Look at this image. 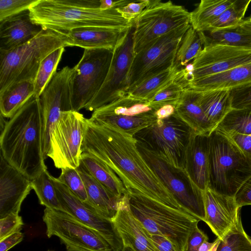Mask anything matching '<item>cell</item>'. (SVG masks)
<instances>
[{
    "label": "cell",
    "mask_w": 251,
    "mask_h": 251,
    "mask_svg": "<svg viewBox=\"0 0 251 251\" xmlns=\"http://www.w3.org/2000/svg\"><path fill=\"white\" fill-rule=\"evenodd\" d=\"M156 111L148 100L127 94L97 109L89 119L97 124L120 130L133 137L157 121Z\"/></svg>",
    "instance_id": "4fadbf2b"
},
{
    "label": "cell",
    "mask_w": 251,
    "mask_h": 251,
    "mask_svg": "<svg viewBox=\"0 0 251 251\" xmlns=\"http://www.w3.org/2000/svg\"><path fill=\"white\" fill-rule=\"evenodd\" d=\"M42 29L31 20L29 10L6 19L0 22V49L8 50L25 44Z\"/></svg>",
    "instance_id": "603a6c76"
},
{
    "label": "cell",
    "mask_w": 251,
    "mask_h": 251,
    "mask_svg": "<svg viewBox=\"0 0 251 251\" xmlns=\"http://www.w3.org/2000/svg\"><path fill=\"white\" fill-rule=\"evenodd\" d=\"M250 239H251V237H250Z\"/></svg>",
    "instance_id": "680465c9"
},
{
    "label": "cell",
    "mask_w": 251,
    "mask_h": 251,
    "mask_svg": "<svg viewBox=\"0 0 251 251\" xmlns=\"http://www.w3.org/2000/svg\"><path fill=\"white\" fill-rule=\"evenodd\" d=\"M43 221L48 237H57L67 251H115L96 231L64 212L45 208Z\"/></svg>",
    "instance_id": "5bb4252c"
},
{
    "label": "cell",
    "mask_w": 251,
    "mask_h": 251,
    "mask_svg": "<svg viewBox=\"0 0 251 251\" xmlns=\"http://www.w3.org/2000/svg\"><path fill=\"white\" fill-rule=\"evenodd\" d=\"M182 68L173 67L152 76L130 89L127 94L135 98L149 101L157 93L176 79Z\"/></svg>",
    "instance_id": "1f68e13d"
},
{
    "label": "cell",
    "mask_w": 251,
    "mask_h": 251,
    "mask_svg": "<svg viewBox=\"0 0 251 251\" xmlns=\"http://www.w3.org/2000/svg\"><path fill=\"white\" fill-rule=\"evenodd\" d=\"M179 76L148 101L153 109L157 110L164 105H176L186 88L185 84L179 78Z\"/></svg>",
    "instance_id": "ab89813d"
},
{
    "label": "cell",
    "mask_w": 251,
    "mask_h": 251,
    "mask_svg": "<svg viewBox=\"0 0 251 251\" xmlns=\"http://www.w3.org/2000/svg\"><path fill=\"white\" fill-rule=\"evenodd\" d=\"M147 235L158 251H180L170 240L163 236L158 235H149L148 234Z\"/></svg>",
    "instance_id": "f907efd6"
},
{
    "label": "cell",
    "mask_w": 251,
    "mask_h": 251,
    "mask_svg": "<svg viewBox=\"0 0 251 251\" xmlns=\"http://www.w3.org/2000/svg\"><path fill=\"white\" fill-rule=\"evenodd\" d=\"M57 195L64 212L93 229L102 236L115 251H121L124 245L111 220L97 213L81 201L57 178L51 176Z\"/></svg>",
    "instance_id": "ac0fdd59"
},
{
    "label": "cell",
    "mask_w": 251,
    "mask_h": 251,
    "mask_svg": "<svg viewBox=\"0 0 251 251\" xmlns=\"http://www.w3.org/2000/svg\"><path fill=\"white\" fill-rule=\"evenodd\" d=\"M251 84V62L189 83L187 87L197 91L232 90Z\"/></svg>",
    "instance_id": "484cf974"
},
{
    "label": "cell",
    "mask_w": 251,
    "mask_h": 251,
    "mask_svg": "<svg viewBox=\"0 0 251 251\" xmlns=\"http://www.w3.org/2000/svg\"><path fill=\"white\" fill-rule=\"evenodd\" d=\"M24 234L21 231L12 233L0 240V251H8L15 245L21 242Z\"/></svg>",
    "instance_id": "681fc988"
},
{
    "label": "cell",
    "mask_w": 251,
    "mask_h": 251,
    "mask_svg": "<svg viewBox=\"0 0 251 251\" xmlns=\"http://www.w3.org/2000/svg\"><path fill=\"white\" fill-rule=\"evenodd\" d=\"M136 145L150 168L182 209L204 222V191L191 180L185 170L172 167L142 145L136 142Z\"/></svg>",
    "instance_id": "9c48e42d"
},
{
    "label": "cell",
    "mask_w": 251,
    "mask_h": 251,
    "mask_svg": "<svg viewBox=\"0 0 251 251\" xmlns=\"http://www.w3.org/2000/svg\"><path fill=\"white\" fill-rule=\"evenodd\" d=\"M100 7L102 10H108L117 8L120 4L121 0H100Z\"/></svg>",
    "instance_id": "db71d44e"
},
{
    "label": "cell",
    "mask_w": 251,
    "mask_h": 251,
    "mask_svg": "<svg viewBox=\"0 0 251 251\" xmlns=\"http://www.w3.org/2000/svg\"><path fill=\"white\" fill-rule=\"evenodd\" d=\"M239 25L244 31L251 35V15L244 19Z\"/></svg>",
    "instance_id": "11a10c76"
},
{
    "label": "cell",
    "mask_w": 251,
    "mask_h": 251,
    "mask_svg": "<svg viewBox=\"0 0 251 251\" xmlns=\"http://www.w3.org/2000/svg\"><path fill=\"white\" fill-rule=\"evenodd\" d=\"M47 169L31 180L32 189L35 191L40 204L46 208L63 211L55 186Z\"/></svg>",
    "instance_id": "d590c367"
},
{
    "label": "cell",
    "mask_w": 251,
    "mask_h": 251,
    "mask_svg": "<svg viewBox=\"0 0 251 251\" xmlns=\"http://www.w3.org/2000/svg\"><path fill=\"white\" fill-rule=\"evenodd\" d=\"M24 225L19 214L12 213L0 219V240L6 236L21 231Z\"/></svg>",
    "instance_id": "ee69618b"
},
{
    "label": "cell",
    "mask_w": 251,
    "mask_h": 251,
    "mask_svg": "<svg viewBox=\"0 0 251 251\" xmlns=\"http://www.w3.org/2000/svg\"><path fill=\"white\" fill-rule=\"evenodd\" d=\"M251 2V0H235L231 5L210 24L205 32L239 25L244 19Z\"/></svg>",
    "instance_id": "74e56055"
},
{
    "label": "cell",
    "mask_w": 251,
    "mask_h": 251,
    "mask_svg": "<svg viewBox=\"0 0 251 251\" xmlns=\"http://www.w3.org/2000/svg\"><path fill=\"white\" fill-rule=\"evenodd\" d=\"M100 0H38L29 9L31 20L43 28L64 32L83 27L125 31L133 25L116 8L102 10Z\"/></svg>",
    "instance_id": "3957f363"
},
{
    "label": "cell",
    "mask_w": 251,
    "mask_h": 251,
    "mask_svg": "<svg viewBox=\"0 0 251 251\" xmlns=\"http://www.w3.org/2000/svg\"><path fill=\"white\" fill-rule=\"evenodd\" d=\"M199 102L206 117L215 128L232 109L230 90L197 91Z\"/></svg>",
    "instance_id": "83f0119b"
},
{
    "label": "cell",
    "mask_w": 251,
    "mask_h": 251,
    "mask_svg": "<svg viewBox=\"0 0 251 251\" xmlns=\"http://www.w3.org/2000/svg\"><path fill=\"white\" fill-rule=\"evenodd\" d=\"M34 95V81L14 83L0 93V112L4 118H10Z\"/></svg>",
    "instance_id": "f546056e"
},
{
    "label": "cell",
    "mask_w": 251,
    "mask_h": 251,
    "mask_svg": "<svg viewBox=\"0 0 251 251\" xmlns=\"http://www.w3.org/2000/svg\"><path fill=\"white\" fill-rule=\"evenodd\" d=\"M209 138L207 187L218 193L234 197L251 176V160L220 131L214 129Z\"/></svg>",
    "instance_id": "8992f818"
},
{
    "label": "cell",
    "mask_w": 251,
    "mask_h": 251,
    "mask_svg": "<svg viewBox=\"0 0 251 251\" xmlns=\"http://www.w3.org/2000/svg\"><path fill=\"white\" fill-rule=\"evenodd\" d=\"M175 113L196 133L209 134L215 128L203 111L195 90L185 88L176 105Z\"/></svg>",
    "instance_id": "4316f807"
},
{
    "label": "cell",
    "mask_w": 251,
    "mask_h": 251,
    "mask_svg": "<svg viewBox=\"0 0 251 251\" xmlns=\"http://www.w3.org/2000/svg\"><path fill=\"white\" fill-rule=\"evenodd\" d=\"M38 0H0V22L29 10Z\"/></svg>",
    "instance_id": "b9f144b4"
},
{
    "label": "cell",
    "mask_w": 251,
    "mask_h": 251,
    "mask_svg": "<svg viewBox=\"0 0 251 251\" xmlns=\"http://www.w3.org/2000/svg\"><path fill=\"white\" fill-rule=\"evenodd\" d=\"M150 0H126L116 8L121 16L129 23H132L149 4Z\"/></svg>",
    "instance_id": "7bdbcfd3"
},
{
    "label": "cell",
    "mask_w": 251,
    "mask_h": 251,
    "mask_svg": "<svg viewBox=\"0 0 251 251\" xmlns=\"http://www.w3.org/2000/svg\"><path fill=\"white\" fill-rule=\"evenodd\" d=\"M226 135L251 160V135L234 133Z\"/></svg>",
    "instance_id": "bcb514c9"
},
{
    "label": "cell",
    "mask_w": 251,
    "mask_h": 251,
    "mask_svg": "<svg viewBox=\"0 0 251 251\" xmlns=\"http://www.w3.org/2000/svg\"><path fill=\"white\" fill-rule=\"evenodd\" d=\"M47 251H53V250H48Z\"/></svg>",
    "instance_id": "6f0895ef"
},
{
    "label": "cell",
    "mask_w": 251,
    "mask_h": 251,
    "mask_svg": "<svg viewBox=\"0 0 251 251\" xmlns=\"http://www.w3.org/2000/svg\"><path fill=\"white\" fill-rule=\"evenodd\" d=\"M76 169L85 186L87 201L85 203L99 214L112 220L125 196L120 198L110 192L95 179L81 162Z\"/></svg>",
    "instance_id": "cb8c5ba5"
},
{
    "label": "cell",
    "mask_w": 251,
    "mask_h": 251,
    "mask_svg": "<svg viewBox=\"0 0 251 251\" xmlns=\"http://www.w3.org/2000/svg\"><path fill=\"white\" fill-rule=\"evenodd\" d=\"M234 198L240 208L243 206L251 205V176L240 188Z\"/></svg>",
    "instance_id": "c3c4849f"
},
{
    "label": "cell",
    "mask_w": 251,
    "mask_h": 251,
    "mask_svg": "<svg viewBox=\"0 0 251 251\" xmlns=\"http://www.w3.org/2000/svg\"><path fill=\"white\" fill-rule=\"evenodd\" d=\"M136 142L133 136L120 130L86 119L81 151L110 167L127 191L134 190L166 206L183 210L144 159Z\"/></svg>",
    "instance_id": "6da1fadb"
},
{
    "label": "cell",
    "mask_w": 251,
    "mask_h": 251,
    "mask_svg": "<svg viewBox=\"0 0 251 251\" xmlns=\"http://www.w3.org/2000/svg\"><path fill=\"white\" fill-rule=\"evenodd\" d=\"M128 209L149 235L163 236L180 251L200 220L183 210L174 209L133 190H127Z\"/></svg>",
    "instance_id": "277c9868"
},
{
    "label": "cell",
    "mask_w": 251,
    "mask_h": 251,
    "mask_svg": "<svg viewBox=\"0 0 251 251\" xmlns=\"http://www.w3.org/2000/svg\"><path fill=\"white\" fill-rule=\"evenodd\" d=\"M31 189V180L0 155V219L12 213L19 214L23 202Z\"/></svg>",
    "instance_id": "ffe728a7"
},
{
    "label": "cell",
    "mask_w": 251,
    "mask_h": 251,
    "mask_svg": "<svg viewBox=\"0 0 251 251\" xmlns=\"http://www.w3.org/2000/svg\"><path fill=\"white\" fill-rule=\"evenodd\" d=\"M190 25H186L168 33L134 55L129 74L128 90L175 65L182 39Z\"/></svg>",
    "instance_id": "7c38bea8"
},
{
    "label": "cell",
    "mask_w": 251,
    "mask_h": 251,
    "mask_svg": "<svg viewBox=\"0 0 251 251\" xmlns=\"http://www.w3.org/2000/svg\"><path fill=\"white\" fill-rule=\"evenodd\" d=\"M235 0H201L191 12L190 24L198 32L206 31L210 24Z\"/></svg>",
    "instance_id": "4dcf8cb0"
},
{
    "label": "cell",
    "mask_w": 251,
    "mask_h": 251,
    "mask_svg": "<svg viewBox=\"0 0 251 251\" xmlns=\"http://www.w3.org/2000/svg\"><path fill=\"white\" fill-rule=\"evenodd\" d=\"M209 135L194 132L184 156V170L191 180L203 191L209 181Z\"/></svg>",
    "instance_id": "44dd1931"
},
{
    "label": "cell",
    "mask_w": 251,
    "mask_h": 251,
    "mask_svg": "<svg viewBox=\"0 0 251 251\" xmlns=\"http://www.w3.org/2000/svg\"><path fill=\"white\" fill-rule=\"evenodd\" d=\"M232 109L251 108V84L230 90Z\"/></svg>",
    "instance_id": "f6af8a7d"
},
{
    "label": "cell",
    "mask_w": 251,
    "mask_h": 251,
    "mask_svg": "<svg viewBox=\"0 0 251 251\" xmlns=\"http://www.w3.org/2000/svg\"><path fill=\"white\" fill-rule=\"evenodd\" d=\"M133 25L126 30L113 50L109 70L101 89L85 109L94 111L127 95L129 74L134 57Z\"/></svg>",
    "instance_id": "9a60e30c"
},
{
    "label": "cell",
    "mask_w": 251,
    "mask_h": 251,
    "mask_svg": "<svg viewBox=\"0 0 251 251\" xmlns=\"http://www.w3.org/2000/svg\"><path fill=\"white\" fill-rule=\"evenodd\" d=\"M64 32L43 28L30 41L11 49H0V93L11 85L35 80L42 61L55 50L66 47Z\"/></svg>",
    "instance_id": "5b68a950"
},
{
    "label": "cell",
    "mask_w": 251,
    "mask_h": 251,
    "mask_svg": "<svg viewBox=\"0 0 251 251\" xmlns=\"http://www.w3.org/2000/svg\"><path fill=\"white\" fill-rule=\"evenodd\" d=\"M191 12L171 1L150 0L132 22L133 50L139 52L159 38L190 24Z\"/></svg>",
    "instance_id": "ba28073f"
},
{
    "label": "cell",
    "mask_w": 251,
    "mask_h": 251,
    "mask_svg": "<svg viewBox=\"0 0 251 251\" xmlns=\"http://www.w3.org/2000/svg\"><path fill=\"white\" fill-rule=\"evenodd\" d=\"M80 162L97 181L114 195L122 198L127 193L124 183L114 172L94 155L82 152Z\"/></svg>",
    "instance_id": "f1b7e54d"
},
{
    "label": "cell",
    "mask_w": 251,
    "mask_h": 251,
    "mask_svg": "<svg viewBox=\"0 0 251 251\" xmlns=\"http://www.w3.org/2000/svg\"><path fill=\"white\" fill-rule=\"evenodd\" d=\"M57 179L81 201L84 203L87 201V195L85 186L76 169H62L60 175Z\"/></svg>",
    "instance_id": "60d3db41"
},
{
    "label": "cell",
    "mask_w": 251,
    "mask_h": 251,
    "mask_svg": "<svg viewBox=\"0 0 251 251\" xmlns=\"http://www.w3.org/2000/svg\"><path fill=\"white\" fill-rule=\"evenodd\" d=\"M206 241H208V236L197 226L188 239L185 251H199L200 247Z\"/></svg>",
    "instance_id": "7dc6e473"
},
{
    "label": "cell",
    "mask_w": 251,
    "mask_h": 251,
    "mask_svg": "<svg viewBox=\"0 0 251 251\" xmlns=\"http://www.w3.org/2000/svg\"><path fill=\"white\" fill-rule=\"evenodd\" d=\"M65 50L58 48L46 56L42 61L34 80V98H39L54 75Z\"/></svg>",
    "instance_id": "8d00e7d4"
},
{
    "label": "cell",
    "mask_w": 251,
    "mask_h": 251,
    "mask_svg": "<svg viewBox=\"0 0 251 251\" xmlns=\"http://www.w3.org/2000/svg\"><path fill=\"white\" fill-rule=\"evenodd\" d=\"M121 251H135L131 247L128 246H124Z\"/></svg>",
    "instance_id": "9f6ffc18"
},
{
    "label": "cell",
    "mask_w": 251,
    "mask_h": 251,
    "mask_svg": "<svg viewBox=\"0 0 251 251\" xmlns=\"http://www.w3.org/2000/svg\"><path fill=\"white\" fill-rule=\"evenodd\" d=\"M113 50L85 49L73 68L71 80L72 110L79 111L93 99L101 89L111 64Z\"/></svg>",
    "instance_id": "30bf717a"
},
{
    "label": "cell",
    "mask_w": 251,
    "mask_h": 251,
    "mask_svg": "<svg viewBox=\"0 0 251 251\" xmlns=\"http://www.w3.org/2000/svg\"><path fill=\"white\" fill-rule=\"evenodd\" d=\"M251 62V49L216 44H205L196 58L182 68L186 84Z\"/></svg>",
    "instance_id": "2e32d148"
},
{
    "label": "cell",
    "mask_w": 251,
    "mask_h": 251,
    "mask_svg": "<svg viewBox=\"0 0 251 251\" xmlns=\"http://www.w3.org/2000/svg\"><path fill=\"white\" fill-rule=\"evenodd\" d=\"M215 251H251V240L244 230L241 219L220 239Z\"/></svg>",
    "instance_id": "f35d334b"
},
{
    "label": "cell",
    "mask_w": 251,
    "mask_h": 251,
    "mask_svg": "<svg viewBox=\"0 0 251 251\" xmlns=\"http://www.w3.org/2000/svg\"><path fill=\"white\" fill-rule=\"evenodd\" d=\"M176 112V106L173 105H164L156 111V115L157 120H161L167 118L174 114Z\"/></svg>",
    "instance_id": "816d5d0a"
},
{
    "label": "cell",
    "mask_w": 251,
    "mask_h": 251,
    "mask_svg": "<svg viewBox=\"0 0 251 251\" xmlns=\"http://www.w3.org/2000/svg\"><path fill=\"white\" fill-rule=\"evenodd\" d=\"M215 129L225 135H251V108L232 109Z\"/></svg>",
    "instance_id": "e575fe53"
},
{
    "label": "cell",
    "mask_w": 251,
    "mask_h": 251,
    "mask_svg": "<svg viewBox=\"0 0 251 251\" xmlns=\"http://www.w3.org/2000/svg\"><path fill=\"white\" fill-rule=\"evenodd\" d=\"M202 33L204 45L216 44L251 49V35L244 31L239 25Z\"/></svg>",
    "instance_id": "d6a6232c"
},
{
    "label": "cell",
    "mask_w": 251,
    "mask_h": 251,
    "mask_svg": "<svg viewBox=\"0 0 251 251\" xmlns=\"http://www.w3.org/2000/svg\"><path fill=\"white\" fill-rule=\"evenodd\" d=\"M220 241L218 238L213 242L206 241L200 247L199 251H215Z\"/></svg>",
    "instance_id": "f5cc1de1"
},
{
    "label": "cell",
    "mask_w": 251,
    "mask_h": 251,
    "mask_svg": "<svg viewBox=\"0 0 251 251\" xmlns=\"http://www.w3.org/2000/svg\"><path fill=\"white\" fill-rule=\"evenodd\" d=\"M204 46L202 32H198L191 25L184 34L177 51L175 65L179 68L185 67L198 55Z\"/></svg>",
    "instance_id": "836d02e7"
},
{
    "label": "cell",
    "mask_w": 251,
    "mask_h": 251,
    "mask_svg": "<svg viewBox=\"0 0 251 251\" xmlns=\"http://www.w3.org/2000/svg\"><path fill=\"white\" fill-rule=\"evenodd\" d=\"M111 220L124 246H128L135 251H158L143 227L130 212L127 194Z\"/></svg>",
    "instance_id": "7402d4cb"
},
{
    "label": "cell",
    "mask_w": 251,
    "mask_h": 251,
    "mask_svg": "<svg viewBox=\"0 0 251 251\" xmlns=\"http://www.w3.org/2000/svg\"><path fill=\"white\" fill-rule=\"evenodd\" d=\"M125 31L91 26L74 28L64 33L67 37V47L77 46L84 50L105 49L113 50Z\"/></svg>",
    "instance_id": "d4e9b609"
},
{
    "label": "cell",
    "mask_w": 251,
    "mask_h": 251,
    "mask_svg": "<svg viewBox=\"0 0 251 251\" xmlns=\"http://www.w3.org/2000/svg\"><path fill=\"white\" fill-rule=\"evenodd\" d=\"M42 133L41 103L39 98L34 97L9 118L0 131L1 155L30 180L47 169Z\"/></svg>",
    "instance_id": "7a4b0ae2"
},
{
    "label": "cell",
    "mask_w": 251,
    "mask_h": 251,
    "mask_svg": "<svg viewBox=\"0 0 251 251\" xmlns=\"http://www.w3.org/2000/svg\"><path fill=\"white\" fill-rule=\"evenodd\" d=\"M73 68L65 66L56 72L39 100L42 117V150L45 159L49 149L50 133L62 112L72 110L71 80Z\"/></svg>",
    "instance_id": "e0dca14e"
},
{
    "label": "cell",
    "mask_w": 251,
    "mask_h": 251,
    "mask_svg": "<svg viewBox=\"0 0 251 251\" xmlns=\"http://www.w3.org/2000/svg\"><path fill=\"white\" fill-rule=\"evenodd\" d=\"M194 132L175 113L157 120L136 133L133 138L169 165L185 170V151Z\"/></svg>",
    "instance_id": "52a82bcc"
},
{
    "label": "cell",
    "mask_w": 251,
    "mask_h": 251,
    "mask_svg": "<svg viewBox=\"0 0 251 251\" xmlns=\"http://www.w3.org/2000/svg\"><path fill=\"white\" fill-rule=\"evenodd\" d=\"M86 119L78 111L63 112L50 133L47 157L57 169H76L80 163Z\"/></svg>",
    "instance_id": "8fae6325"
},
{
    "label": "cell",
    "mask_w": 251,
    "mask_h": 251,
    "mask_svg": "<svg viewBox=\"0 0 251 251\" xmlns=\"http://www.w3.org/2000/svg\"><path fill=\"white\" fill-rule=\"evenodd\" d=\"M204 222L221 239L241 219L240 207L234 197L218 193L208 187L204 190Z\"/></svg>",
    "instance_id": "d6986e66"
}]
</instances>
